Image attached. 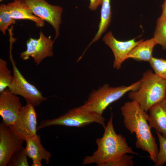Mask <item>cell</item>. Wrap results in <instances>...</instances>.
<instances>
[{
  "mask_svg": "<svg viewBox=\"0 0 166 166\" xmlns=\"http://www.w3.org/2000/svg\"><path fill=\"white\" fill-rule=\"evenodd\" d=\"M126 128L136 135L137 148L148 152L150 160L156 161L159 149L148 122V115L135 101L125 102L121 108Z\"/></svg>",
  "mask_w": 166,
  "mask_h": 166,
  "instance_id": "6da1fadb",
  "label": "cell"
},
{
  "mask_svg": "<svg viewBox=\"0 0 166 166\" xmlns=\"http://www.w3.org/2000/svg\"><path fill=\"white\" fill-rule=\"evenodd\" d=\"M104 128L103 136L96 140L97 149L92 155L85 157L82 161L83 165L95 163L98 166H104L107 162L124 154H138L128 146L125 138L115 132L113 125L112 113Z\"/></svg>",
  "mask_w": 166,
  "mask_h": 166,
  "instance_id": "7a4b0ae2",
  "label": "cell"
},
{
  "mask_svg": "<svg viewBox=\"0 0 166 166\" xmlns=\"http://www.w3.org/2000/svg\"><path fill=\"white\" fill-rule=\"evenodd\" d=\"M136 91L129 92L128 97L136 101L146 112L166 96V80L160 77L151 70L144 73Z\"/></svg>",
  "mask_w": 166,
  "mask_h": 166,
  "instance_id": "3957f363",
  "label": "cell"
},
{
  "mask_svg": "<svg viewBox=\"0 0 166 166\" xmlns=\"http://www.w3.org/2000/svg\"><path fill=\"white\" fill-rule=\"evenodd\" d=\"M140 84V80L128 86L112 87L108 84H105L97 90L92 91L87 100L80 107L84 110L102 115L110 104L120 99L127 93L137 90Z\"/></svg>",
  "mask_w": 166,
  "mask_h": 166,
  "instance_id": "277c9868",
  "label": "cell"
},
{
  "mask_svg": "<svg viewBox=\"0 0 166 166\" xmlns=\"http://www.w3.org/2000/svg\"><path fill=\"white\" fill-rule=\"evenodd\" d=\"M93 123L99 124L104 128L105 119L102 115L84 110L80 107L72 109L58 117L42 121L37 130L51 126H64L81 127Z\"/></svg>",
  "mask_w": 166,
  "mask_h": 166,
  "instance_id": "5b68a950",
  "label": "cell"
},
{
  "mask_svg": "<svg viewBox=\"0 0 166 166\" xmlns=\"http://www.w3.org/2000/svg\"><path fill=\"white\" fill-rule=\"evenodd\" d=\"M10 59L13 67V78L8 88L10 91L16 95L23 97L27 103L34 107L39 106L47 100L41 93L34 85L29 83L17 68L13 59L11 51H10Z\"/></svg>",
  "mask_w": 166,
  "mask_h": 166,
  "instance_id": "8992f818",
  "label": "cell"
},
{
  "mask_svg": "<svg viewBox=\"0 0 166 166\" xmlns=\"http://www.w3.org/2000/svg\"><path fill=\"white\" fill-rule=\"evenodd\" d=\"M34 107L28 103L22 106L16 120L9 127L14 136L19 140L26 141L37 134V115Z\"/></svg>",
  "mask_w": 166,
  "mask_h": 166,
  "instance_id": "52a82bcc",
  "label": "cell"
},
{
  "mask_svg": "<svg viewBox=\"0 0 166 166\" xmlns=\"http://www.w3.org/2000/svg\"><path fill=\"white\" fill-rule=\"evenodd\" d=\"M36 16L51 24L55 32L54 41L59 35L60 26L63 9L58 6L53 5L45 0H22Z\"/></svg>",
  "mask_w": 166,
  "mask_h": 166,
  "instance_id": "ba28073f",
  "label": "cell"
},
{
  "mask_svg": "<svg viewBox=\"0 0 166 166\" xmlns=\"http://www.w3.org/2000/svg\"><path fill=\"white\" fill-rule=\"evenodd\" d=\"M54 41L51 39V36H45L41 30L39 38H30L26 41V49L20 53V57L24 60L31 57L37 65H38L45 58L53 55V48Z\"/></svg>",
  "mask_w": 166,
  "mask_h": 166,
  "instance_id": "9c48e42d",
  "label": "cell"
},
{
  "mask_svg": "<svg viewBox=\"0 0 166 166\" xmlns=\"http://www.w3.org/2000/svg\"><path fill=\"white\" fill-rule=\"evenodd\" d=\"M24 141L16 138L2 121L0 124V166H6L13 155L23 148Z\"/></svg>",
  "mask_w": 166,
  "mask_h": 166,
  "instance_id": "30bf717a",
  "label": "cell"
},
{
  "mask_svg": "<svg viewBox=\"0 0 166 166\" xmlns=\"http://www.w3.org/2000/svg\"><path fill=\"white\" fill-rule=\"evenodd\" d=\"M103 40L111 48L113 53V68L119 69L121 68L123 62L127 59L130 52L143 40L136 41L135 38H133L127 41H120L116 39L110 31L105 34Z\"/></svg>",
  "mask_w": 166,
  "mask_h": 166,
  "instance_id": "8fae6325",
  "label": "cell"
},
{
  "mask_svg": "<svg viewBox=\"0 0 166 166\" xmlns=\"http://www.w3.org/2000/svg\"><path fill=\"white\" fill-rule=\"evenodd\" d=\"M0 115L9 127L15 121L22 106L19 97L6 88L0 93Z\"/></svg>",
  "mask_w": 166,
  "mask_h": 166,
  "instance_id": "7c38bea8",
  "label": "cell"
},
{
  "mask_svg": "<svg viewBox=\"0 0 166 166\" xmlns=\"http://www.w3.org/2000/svg\"><path fill=\"white\" fill-rule=\"evenodd\" d=\"M148 122L151 128L155 129L166 138V96L149 110Z\"/></svg>",
  "mask_w": 166,
  "mask_h": 166,
  "instance_id": "4fadbf2b",
  "label": "cell"
},
{
  "mask_svg": "<svg viewBox=\"0 0 166 166\" xmlns=\"http://www.w3.org/2000/svg\"><path fill=\"white\" fill-rule=\"evenodd\" d=\"M11 17L14 19H25L34 22L38 27H43L44 21L36 16L22 0H15L7 5Z\"/></svg>",
  "mask_w": 166,
  "mask_h": 166,
  "instance_id": "5bb4252c",
  "label": "cell"
},
{
  "mask_svg": "<svg viewBox=\"0 0 166 166\" xmlns=\"http://www.w3.org/2000/svg\"><path fill=\"white\" fill-rule=\"evenodd\" d=\"M26 141V145L24 151L27 157L32 160H37L41 161L44 160L46 164H49L52 157L51 154L42 144L39 134H36L27 138Z\"/></svg>",
  "mask_w": 166,
  "mask_h": 166,
  "instance_id": "9a60e30c",
  "label": "cell"
},
{
  "mask_svg": "<svg viewBox=\"0 0 166 166\" xmlns=\"http://www.w3.org/2000/svg\"><path fill=\"white\" fill-rule=\"evenodd\" d=\"M157 44L154 38L144 40L135 47L127 57L137 61L149 62L152 57L154 47Z\"/></svg>",
  "mask_w": 166,
  "mask_h": 166,
  "instance_id": "2e32d148",
  "label": "cell"
},
{
  "mask_svg": "<svg viewBox=\"0 0 166 166\" xmlns=\"http://www.w3.org/2000/svg\"><path fill=\"white\" fill-rule=\"evenodd\" d=\"M101 5V20L98 30L94 37L85 50H86L92 44L97 41L100 38L102 35L107 30L111 22L112 13L110 0H103Z\"/></svg>",
  "mask_w": 166,
  "mask_h": 166,
  "instance_id": "e0dca14e",
  "label": "cell"
},
{
  "mask_svg": "<svg viewBox=\"0 0 166 166\" xmlns=\"http://www.w3.org/2000/svg\"><path fill=\"white\" fill-rule=\"evenodd\" d=\"M13 78L11 71L8 68L7 62L0 59V93L8 88Z\"/></svg>",
  "mask_w": 166,
  "mask_h": 166,
  "instance_id": "ac0fdd59",
  "label": "cell"
},
{
  "mask_svg": "<svg viewBox=\"0 0 166 166\" xmlns=\"http://www.w3.org/2000/svg\"><path fill=\"white\" fill-rule=\"evenodd\" d=\"M153 38L157 44L160 45L163 50H166V18L157 20Z\"/></svg>",
  "mask_w": 166,
  "mask_h": 166,
  "instance_id": "d6986e66",
  "label": "cell"
},
{
  "mask_svg": "<svg viewBox=\"0 0 166 166\" xmlns=\"http://www.w3.org/2000/svg\"><path fill=\"white\" fill-rule=\"evenodd\" d=\"M16 23L15 20L11 16L7 5L2 4L0 6V30L5 35L6 30L12 24Z\"/></svg>",
  "mask_w": 166,
  "mask_h": 166,
  "instance_id": "ffe728a7",
  "label": "cell"
},
{
  "mask_svg": "<svg viewBox=\"0 0 166 166\" xmlns=\"http://www.w3.org/2000/svg\"><path fill=\"white\" fill-rule=\"evenodd\" d=\"M149 62L154 73L166 80V59L152 57Z\"/></svg>",
  "mask_w": 166,
  "mask_h": 166,
  "instance_id": "44dd1931",
  "label": "cell"
},
{
  "mask_svg": "<svg viewBox=\"0 0 166 166\" xmlns=\"http://www.w3.org/2000/svg\"><path fill=\"white\" fill-rule=\"evenodd\" d=\"M156 133L159 140L160 148L155 165L161 166L166 163V138L160 133Z\"/></svg>",
  "mask_w": 166,
  "mask_h": 166,
  "instance_id": "7402d4cb",
  "label": "cell"
},
{
  "mask_svg": "<svg viewBox=\"0 0 166 166\" xmlns=\"http://www.w3.org/2000/svg\"><path fill=\"white\" fill-rule=\"evenodd\" d=\"M24 147L16 152L9 161V166H29L27 156L25 153Z\"/></svg>",
  "mask_w": 166,
  "mask_h": 166,
  "instance_id": "603a6c76",
  "label": "cell"
},
{
  "mask_svg": "<svg viewBox=\"0 0 166 166\" xmlns=\"http://www.w3.org/2000/svg\"><path fill=\"white\" fill-rule=\"evenodd\" d=\"M133 156L127 153L122 154L116 159L106 163L104 166H132Z\"/></svg>",
  "mask_w": 166,
  "mask_h": 166,
  "instance_id": "cb8c5ba5",
  "label": "cell"
},
{
  "mask_svg": "<svg viewBox=\"0 0 166 166\" xmlns=\"http://www.w3.org/2000/svg\"><path fill=\"white\" fill-rule=\"evenodd\" d=\"M103 0H89V8L92 10H96L99 6L101 5Z\"/></svg>",
  "mask_w": 166,
  "mask_h": 166,
  "instance_id": "d4e9b609",
  "label": "cell"
},
{
  "mask_svg": "<svg viewBox=\"0 0 166 166\" xmlns=\"http://www.w3.org/2000/svg\"><path fill=\"white\" fill-rule=\"evenodd\" d=\"M161 6L162 13L158 20H162L166 18V0H164Z\"/></svg>",
  "mask_w": 166,
  "mask_h": 166,
  "instance_id": "484cf974",
  "label": "cell"
},
{
  "mask_svg": "<svg viewBox=\"0 0 166 166\" xmlns=\"http://www.w3.org/2000/svg\"><path fill=\"white\" fill-rule=\"evenodd\" d=\"M33 160V163L31 164V166H42L41 164V161L37 160Z\"/></svg>",
  "mask_w": 166,
  "mask_h": 166,
  "instance_id": "4316f807",
  "label": "cell"
},
{
  "mask_svg": "<svg viewBox=\"0 0 166 166\" xmlns=\"http://www.w3.org/2000/svg\"><path fill=\"white\" fill-rule=\"evenodd\" d=\"M3 0H0V2H2Z\"/></svg>",
  "mask_w": 166,
  "mask_h": 166,
  "instance_id": "83f0119b",
  "label": "cell"
}]
</instances>
